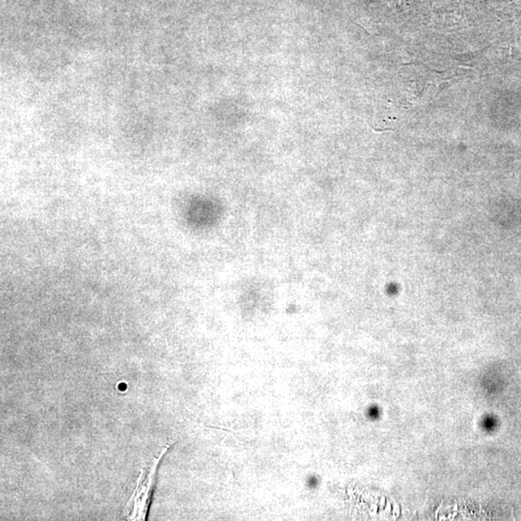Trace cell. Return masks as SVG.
I'll return each instance as SVG.
<instances>
[{"label": "cell", "mask_w": 521, "mask_h": 521, "mask_svg": "<svg viewBox=\"0 0 521 521\" xmlns=\"http://www.w3.org/2000/svg\"><path fill=\"white\" fill-rule=\"evenodd\" d=\"M168 449L169 446L163 449L159 457L154 460L153 465H150L148 470H142L141 478H139L138 483H137L136 490L134 492L133 497L129 501L134 505L133 512L129 515V520H146L150 501H151L152 492H153L154 480H156L154 478H156L157 470H158L159 462L163 458L164 454L168 451Z\"/></svg>", "instance_id": "1"}]
</instances>
